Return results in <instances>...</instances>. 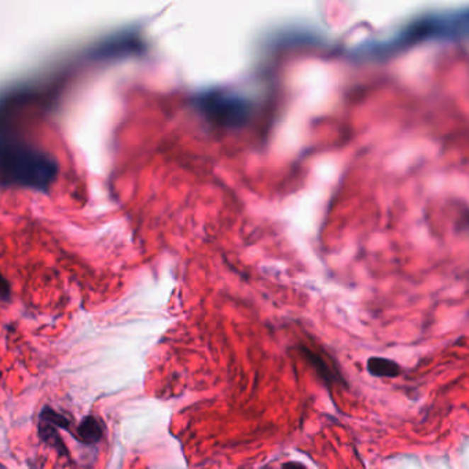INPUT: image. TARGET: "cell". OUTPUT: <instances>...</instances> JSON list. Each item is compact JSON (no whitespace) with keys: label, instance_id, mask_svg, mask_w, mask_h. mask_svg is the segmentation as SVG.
<instances>
[{"label":"cell","instance_id":"1","mask_svg":"<svg viewBox=\"0 0 469 469\" xmlns=\"http://www.w3.org/2000/svg\"><path fill=\"white\" fill-rule=\"evenodd\" d=\"M57 171V162L45 152L25 143L0 142L1 183L46 191Z\"/></svg>","mask_w":469,"mask_h":469},{"label":"cell","instance_id":"2","mask_svg":"<svg viewBox=\"0 0 469 469\" xmlns=\"http://www.w3.org/2000/svg\"><path fill=\"white\" fill-rule=\"evenodd\" d=\"M200 109L222 125H238L244 123L249 115V105L247 101L225 93H208L200 98Z\"/></svg>","mask_w":469,"mask_h":469},{"label":"cell","instance_id":"3","mask_svg":"<svg viewBox=\"0 0 469 469\" xmlns=\"http://www.w3.org/2000/svg\"><path fill=\"white\" fill-rule=\"evenodd\" d=\"M73 436L83 445H96L103 438V425L94 416H87L80 422Z\"/></svg>","mask_w":469,"mask_h":469},{"label":"cell","instance_id":"4","mask_svg":"<svg viewBox=\"0 0 469 469\" xmlns=\"http://www.w3.org/2000/svg\"><path fill=\"white\" fill-rule=\"evenodd\" d=\"M38 432H39V438L42 439L43 443L55 448L57 454L64 456V457H69V448L65 445L64 439L61 438L58 428H55L54 425L48 424L46 422L39 420V425H38Z\"/></svg>","mask_w":469,"mask_h":469},{"label":"cell","instance_id":"5","mask_svg":"<svg viewBox=\"0 0 469 469\" xmlns=\"http://www.w3.org/2000/svg\"><path fill=\"white\" fill-rule=\"evenodd\" d=\"M302 351H303V355H305V361L317 371L318 375L330 385L334 381H340L341 377H339V375H336V372L333 369H330L328 363L324 361L322 356H320L318 354L307 347H302Z\"/></svg>","mask_w":469,"mask_h":469},{"label":"cell","instance_id":"6","mask_svg":"<svg viewBox=\"0 0 469 469\" xmlns=\"http://www.w3.org/2000/svg\"><path fill=\"white\" fill-rule=\"evenodd\" d=\"M368 371L371 375H375V377H388V378H394L400 375V368L398 363L391 361V359H385V358H371L368 361Z\"/></svg>","mask_w":469,"mask_h":469},{"label":"cell","instance_id":"7","mask_svg":"<svg viewBox=\"0 0 469 469\" xmlns=\"http://www.w3.org/2000/svg\"><path fill=\"white\" fill-rule=\"evenodd\" d=\"M39 420L42 422H48L51 425H54L55 428L58 429H64V431H68V432H72V422L67 417L64 416L62 413H58L57 410H54L52 407L50 406H45L39 414Z\"/></svg>","mask_w":469,"mask_h":469},{"label":"cell","instance_id":"8","mask_svg":"<svg viewBox=\"0 0 469 469\" xmlns=\"http://www.w3.org/2000/svg\"><path fill=\"white\" fill-rule=\"evenodd\" d=\"M0 296L3 299H9L10 298V286L9 283L4 281V278L0 276Z\"/></svg>","mask_w":469,"mask_h":469},{"label":"cell","instance_id":"9","mask_svg":"<svg viewBox=\"0 0 469 469\" xmlns=\"http://www.w3.org/2000/svg\"><path fill=\"white\" fill-rule=\"evenodd\" d=\"M283 469H305V467L300 463H286L283 465Z\"/></svg>","mask_w":469,"mask_h":469}]
</instances>
